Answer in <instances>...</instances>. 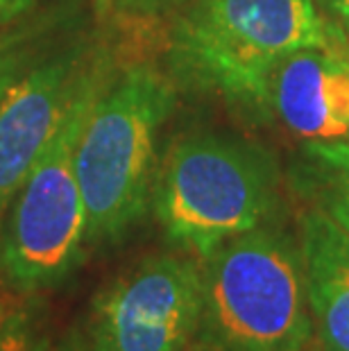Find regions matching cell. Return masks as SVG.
<instances>
[{"label":"cell","mask_w":349,"mask_h":351,"mask_svg":"<svg viewBox=\"0 0 349 351\" xmlns=\"http://www.w3.org/2000/svg\"><path fill=\"white\" fill-rule=\"evenodd\" d=\"M268 102L297 136L349 138V52L304 48L272 73Z\"/></svg>","instance_id":"ba28073f"},{"label":"cell","mask_w":349,"mask_h":351,"mask_svg":"<svg viewBox=\"0 0 349 351\" xmlns=\"http://www.w3.org/2000/svg\"><path fill=\"white\" fill-rule=\"evenodd\" d=\"M111 5H114V0H95V7H98V12H100V14H105Z\"/></svg>","instance_id":"e0dca14e"},{"label":"cell","mask_w":349,"mask_h":351,"mask_svg":"<svg viewBox=\"0 0 349 351\" xmlns=\"http://www.w3.org/2000/svg\"><path fill=\"white\" fill-rule=\"evenodd\" d=\"M175 104L163 73L139 66L95 98L75 145V177L86 208V241L116 243L152 197L157 134Z\"/></svg>","instance_id":"7a4b0ae2"},{"label":"cell","mask_w":349,"mask_h":351,"mask_svg":"<svg viewBox=\"0 0 349 351\" xmlns=\"http://www.w3.org/2000/svg\"><path fill=\"white\" fill-rule=\"evenodd\" d=\"M197 340L211 351H306L313 335L300 247L252 229L202 258Z\"/></svg>","instance_id":"6da1fadb"},{"label":"cell","mask_w":349,"mask_h":351,"mask_svg":"<svg viewBox=\"0 0 349 351\" xmlns=\"http://www.w3.org/2000/svg\"><path fill=\"white\" fill-rule=\"evenodd\" d=\"M331 5H333V10L338 12V16L347 21V25H349V0H331Z\"/></svg>","instance_id":"2e32d148"},{"label":"cell","mask_w":349,"mask_h":351,"mask_svg":"<svg viewBox=\"0 0 349 351\" xmlns=\"http://www.w3.org/2000/svg\"><path fill=\"white\" fill-rule=\"evenodd\" d=\"M204 308L202 265L154 254L93 297L86 322L91 351H189Z\"/></svg>","instance_id":"8992f818"},{"label":"cell","mask_w":349,"mask_h":351,"mask_svg":"<svg viewBox=\"0 0 349 351\" xmlns=\"http://www.w3.org/2000/svg\"><path fill=\"white\" fill-rule=\"evenodd\" d=\"M152 202L168 241L204 258L261 227L274 202V170L261 152L241 143L186 138L170 147Z\"/></svg>","instance_id":"277c9868"},{"label":"cell","mask_w":349,"mask_h":351,"mask_svg":"<svg viewBox=\"0 0 349 351\" xmlns=\"http://www.w3.org/2000/svg\"><path fill=\"white\" fill-rule=\"evenodd\" d=\"M16 66H19L16 50L10 48L7 43H0V100H3V95L10 88L12 82L16 80Z\"/></svg>","instance_id":"4fadbf2b"},{"label":"cell","mask_w":349,"mask_h":351,"mask_svg":"<svg viewBox=\"0 0 349 351\" xmlns=\"http://www.w3.org/2000/svg\"><path fill=\"white\" fill-rule=\"evenodd\" d=\"M95 98L98 88L93 82L77 84L59 130L29 170L7 213L0 274L19 293L59 286L82 258L86 208L73 156Z\"/></svg>","instance_id":"5b68a950"},{"label":"cell","mask_w":349,"mask_h":351,"mask_svg":"<svg viewBox=\"0 0 349 351\" xmlns=\"http://www.w3.org/2000/svg\"><path fill=\"white\" fill-rule=\"evenodd\" d=\"M29 5H32V0H0V21H10L19 16Z\"/></svg>","instance_id":"9a60e30c"},{"label":"cell","mask_w":349,"mask_h":351,"mask_svg":"<svg viewBox=\"0 0 349 351\" xmlns=\"http://www.w3.org/2000/svg\"><path fill=\"white\" fill-rule=\"evenodd\" d=\"M43 335L32 306L0 297V351H34Z\"/></svg>","instance_id":"8fae6325"},{"label":"cell","mask_w":349,"mask_h":351,"mask_svg":"<svg viewBox=\"0 0 349 351\" xmlns=\"http://www.w3.org/2000/svg\"><path fill=\"white\" fill-rule=\"evenodd\" d=\"M306 351H309V349H306Z\"/></svg>","instance_id":"ac0fdd59"},{"label":"cell","mask_w":349,"mask_h":351,"mask_svg":"<svg viewBox=\"0 0 349 351\" xmlns=\"http://www.w3.org/2000/svg\"><path fill=\"white\" fill-rule=\"evenodd\" d=\"M309 156L317 208L349 234V138L315 141L309 145Z\"/></svg>","instance_id":"30bf717a"},{"label":"cell","mask_w":349,"mask_h":351,"mask_svg":"<svg viewBox=\"0 0 349 351\" xmlns=\"http://www.w3.org/2000/svg\"><path fill=\"white\" fill-rule=\"evenodd\" d=\"M300 252L322 351H349V234L313 208L302 218Z\"/></svg>","instance_id":"9c48e42d"},{"label":"cell","mask_w":349,"mask_h":351,"mask_svg":"<svg viewBox=\"0 0 349 351\" xmlns=\"http://www.w3.org/2000/svg\"><path fill=\"white\" fill-rule=\"evenodd\" d=\"M34 351H91V349H88L86 335L80 333L77 328H71V331L64 333L62 338L43 335V340L39 342V347Z\"/></svg>","instance_id":"7c38bea8"},{"label":"cell","mask_w":349,"mask_h":351,"mask_svg":"<svg viewBox=\"0 0 349 351\" xmlns=\"http://www.w3.org/2000/svg\"><path fill=\"white\" fill-rule=\"evenodd\" d=\"M336 46L313 0H197L175 32V62L197 84L265 104L286 57Z\"/></svg>","instance_id":"3957f363"},{"label":"cell","mask_w":349,"mask_h":351,"mask_svg":"<svg viewBox=\"0 0 349 351\" xmlns=\"http://www.w3.org/2000/svg\"><path fill=\"white\" fill-rule=\"evenodd\" d=\"M114 3L121 5L125 12L152 16V14L166 12V10H170V7L180 5L182 0H114Z\"/></svg>","instance_id":"5bb4252c"},{"label":"cell","mask_w":349,"mask_h":351,"mask_svg":"<svg viewBox=\"0 0 349 351\" xmlns=\"http://www.w3.org/2000/svg\"><path fill=\"white\" fill-rule=\"evenodd\" d=\"M71 59H55L14 80L0 100V243L12 202L53 141L73 93Z\"/></svg>","instance_id":"52a82bcc"}]
</instances>
